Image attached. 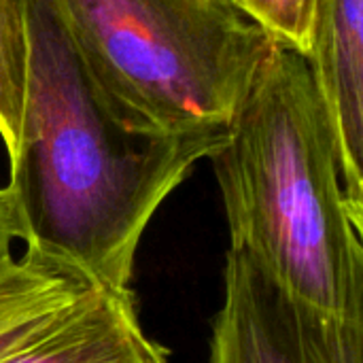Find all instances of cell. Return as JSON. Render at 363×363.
Segmentation results:
<instances>
[{"label": "cell", "instance_id": "6da1fadb", "mask_svg": "<svg viewBox=\"0 0 363 363\" xmlns=\"http://www.w3.org/2000/svg\"><path fill=\"white\" fill-rule=\"evenodd\" d=\"M15 2L26 85L2 187L13 238L96 285L130 289L149 221L221 149L228 128L170 134L145 125L100 83L55 0Z\"/></svg>", "mask_w": 363, "mask_h": 363}, {"label": "cell", "instance_id": "7a4b0ae2", "mask_svg": "<svg viewBox=\"0 0 363 363\" xmlns=\"http://www.w3.org/2000/svg\"><path fill=\"white\" fill-rule=\"evenodd\" d=\"M245 253L294 298L363 321V213L345 189L306 57L274 43L208 157Z\"/></svg>", "mask_w": 363, "mask_h": 363}, {"label": "cell", "instance_id": "3957f363", "mask_svg": "<svg viewBox=\"0 0 363 363\" xmlns=\"http://www.w3.org/2000/svg\"><path fill=\"white\" fill-rule=\"evenodd\" d=\"M100 83L145 125L225 130L277 43L215 0H55Z\"/></svg>", "mask_w": 363, "mask_h": 363}, {"label": "cell", "instance_id": "277c9868", "mask_svg": "<svg viewBox=\"0 0 363 363\" xmlns=\"http://www.w3.org/2000/svg\"><path fill=\"white\" fill-rule=\"evenodd\" d=\"M208 363H363V321L328 315L230 249Z\"/></svg>", "mask_w": 363, "mask_h": 363}, {"label": "cell", "instance_id": "5b68a950", "mask_svg": "<svg viewBox=\"0 0 363 363\" xmlns=\"http://www.w3.org/2000/svg\"><path fill=\"white\" fill-rule=\"evenodd\" d=\"M351 204L363 213V0H315L304 51Z\"/></svg>", "mask_w": 363, "mask_h": 363}, {"label": "cell", "instance_id": "8992f818", "mask_svg": "<svg viewBox=\"0 0 363 363\" xmlns=\"http://www.w3.org/2000/svg\"><path fill=\"white\" fill-rule=\"evenodd\" d=\"M0 363H170L143 328L132 289L94 285Z\"/></svg>", "mask_w": 363, "mask_h": 363}, {"label": "cell", "instance_id": "52a82bcc", "mask_svg": "<svg viewBox=\"0 0 363 363\" xmlns=\"http://www.w3.org/2000/svg\"><path fill=\"white\" fill-rule=\"evenodd\" d=\"M91 283L77 268L28 251L0 266V357L34 336L85 296Z\"/></svg>", "mask_w": 363, "mask_h": 363}, {"label": "cell", "instance_id": "ba28073f", "mask_svg": "<svg viewBox=\"0 0 363 363\" xmlns=\"http://www.w3.org/2000/svg\"><path fill=\"white\" fill-rule=\"evenodd\" d=\"M26 85V32L15 0H0V138L11 155L21 121Z\"/></svg>", "mask_w": 363, "mask_h": 363}, {"label": "cell", "instance_id": "9c48e42d", "mask_svg": "<svg viewBox=\"0 0 363 363\" xmlns=\"http://www.w3.org/2000/svg\"><path fill=\"white\" fill-rule=\"evenodd\" d=\"M315 0H242V11L277 43L304 55Z\"/></svg>", "mask_w": 363, "mask_h": 363}, {"label": "cell", "instance_id": "30bf717a", "mask_svg": "<svg viewBox=\"0 0 363 363\" xmlns=\"http://www.w3.org/2000/svg\"><path fill=\"white\" fill-rule=\"evenodd\" d=\"M11 242H13V232H11V223H9L4 196H2V189H0V266L13 257L11 255Z\"/></svg>", "mask_w": 363, "mask_h": 363}, {"label": "cell", "instance_id": "8fae6325", "mask_svg": "<svg viewBox=\"0 0 363 363\" xmlns=\"http://www.w3.org/2000/svg\"><path fill=\"white\" fill-rule=\"evenodd\" d=\"M215 2H221V4H230V6H236L242 11V0H215ZM245 13V11H242Z\"/></svg>", "mask_w": 363, "mask_h": 363}]
</instances>
